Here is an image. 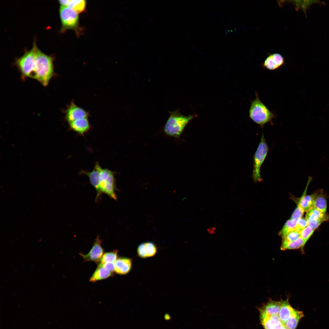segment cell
<instances>
[{"mask_svg": "<svg viewBox=\"0 0 329 329\" xmlns=\"http://www.w3.org/2000/svg\"><path fill=\"white\" fill-rule=\"evenodd\" d=\"M65 115L66 119L69 123L80 119L88 117L89 115L86 111L73 102H71L66 109Z\"/></svg>", "mask_w": 329, "mask_h": 329, "instance_id": "9", "label": "cell"}, {"mask_svg": "<svg viewBox=\"0 0 329 329\" xmlns=\"http://www.w3.org/2000/svg\"><path fill=\"white\" fill-rule=\"evenodd\" d=\"M305 246L304 241L300 237L297 239L292 242H282L280 247L281 250L283 251L301 249L302 251Z\"/></svg>", "mask_w": 329, "mask_h": 329, "instance_id": "23", "label": "cell"}, {"mask_svg": "<svg viewBox=\"0 0 329 329\" xmlns=\"http://www.w3.org/2000/svg\"><path fill=\"white\" fill-rule=\"evenodd\" d=\"M38 49L34 42L31 50L26 51L22 56L15 60V64L23 77L32 78Z\"/></svg>", "mask_w": 329, "mask_h": 329, "instance_id": "5", "label": "cell"}, {"mask_svg": "<svg viewBox=\"0 0 329 329\" xmlns=\"http://www.w3.org/2000/svg\"><path fill=\"white\" fill-rule=\"evenodd\" d=\"M113 275V272L104 267L98 265L89 280L90 281H96L107 278Z\"/></svg>", "mask_w": 329, "mask_h": 329, "instance_id": "21", "label": "cell"}, {"mask_svg": "<svg viewBox=\"0 0 329 329\" xmlns=\"http://www.w3.org/2000/svg\"><path fill=\"white\" fill-rule=\"evenodd\" d=\"M297 220L290 219L287 220L279 232L278 235L282 238L288 232L296 230Z\"/></svg>", "mask_w": 329, "mask_h": 329, "instance_id": "25", "label": "cell"}, {"mask_svg": "<svg viewBox=\"0 0 329 329\" xmlns=\"http://www.w3.org/2000/svg\"><path fill=\"white\" fill-rule=\"evenodd\" d=\"M170 116L165 124L164 130L168 135L175 138L179 137L189 121L195 115L185 116L178 110L169 112Z\"/></svg>", "mask_w": 329, "mask_h": 329, "instance_id": "3", "label": "cell"}, {"mask_svg": "<svg viewBox=\"0 0 329 329\" xmlns=\"http://www.w3.org/2000/svg\"><path fill=\"white\" fill-rule=\"evenodd\" d=\"M313 207L324 213L327 210V200L325 195L321 190L314 193Z\"/></svg>", "mask_w": 329, "mask_h": 329, "instance_id": "20", "label": "cell"}, {"mask_svg": "<svg viewBox=\"0 0 329 329\" xmlns=\"http://www.w3.org/2000/svg\"><path fill=\"white\" fill-rule=\"evenodd\" d=\"M69 0H60L59 1V2L61 6H67Z\"/></svg>", "mask_w": 329, "mask_h": 329, "instance_id": "33", "label": "cell"}, {"mask_svg": "<svg viewBox=\"0 0 329 329\" xmlns=\"http://www.w3.org/2000/svg\"><path fill=\"white\" fill-rule=\"evenodd\" d=\"M87 118L80 119L69 123L71 129L79 134H83L90 127Z\"/></svg>", "mask_w": 329, "mask_h": 329, "instance_id": "18", "label": "cell"}, {"mask_svg": "<svg viewBox=\"0 0 329 329\" xmlns=\"http://www.w3.org/2000/svg\"><path fill=\"white\" fill-rule=\"evenodd\" d=\"M118 253L117 250L105 253L103 255L99 264L106 262H115L117 259Z\"/></svg>", "mask_w": 329, "mask_h": 329, "instance_id": "26", "label": "cell"}, {"mask_svg": "<svg viewBox=\"0 0 329 329\" xmlns=\"http://www.w3.org/2000/svg\"><path fill=\"white\" fill-rule=\"evenodd\" d=\"M157 251V248L155 244L150 242L141 243L137 250L138 256L143 258L153 256L156 254Z\"/></svg>", "mask_w": 329, "mask_h": 329, "instance_id": "12", "label": "cell"}, {"mask_svg": "<svg viewBox=\"0 0 329 329\" xmlns=\"http://www.w3.org/2000/svg\"><path fill=\"white\" fill-rule=\"evenodd\" d=\"M62 27L61 32L68 30H74L79 34V16L77 12L67 6H60L59 9Z\"/></svg>", "mask_w": 329, "mask_h": 329, "instance_id": "7", "label": "cell"}, {"mask_svg": "<svg viewBox=\"0 0 329 329\" xmlns=\"http://www.w3.org/2000/svg\"><path fill=\"white\" fill-rule=\"evenodd\" d=\"M102 168L99 164L97 162L91 171L83 170L80 172L81 174H84L88 177L90 183L94 188L97 193L99 189L100 176Z\"/></svg>", "mask_w": 329, "mask_h": 329, "instance_id": "15", "label": "cell"}, {"mask_svg": "<svg viewBox=\"0 0 329 329\" xmlns=\"http://www.w3.org/2000/svg\"><path fill=\"white\" fill-rule=\"evenodd\" d=\"M306 218L308 222H317L320 225L323 222L329 220V214L313 207L307 212Z\"/></svg>", "mask_w": 329, "mask_h": 329, "instance_id": "14", "label": "cell"}, {"mask_svg": "<svg viewBox=\"0 0 329 329\" xmlns=\"http://www.w3.org/2000/svg\"><path fill=\"white\" fill-rule=\"evenodd\" d=\"M280 301H269L259 309L260 315H278L280 309Z\"/></svg>", "mask_w": 329, "mask_h": 329, "instance_id": "17", "label": "cell"}, {"mask_svg": "<svg viewBox=\"0 0 329 329\" xmlns=\"http://www.w3.org/2000/svg\"><path fill=\"white\" fill-rule=\"evenodd\" d=\"M86 5V2L85 0H69L67 6L79 14L85 10Z\"/></svg>", "mask_w": 329, "mask_h": 329, "instance_id": "24", "label": "cell"}, {"mask_svg": "<svg viewBox=\"0 0 329 329\" xmlns=\"http://www.w3.org/2000/svg\"><path fill=\"white\" fill-rule=\"evenodd\" d=\"M303 316L302 312L295 310L284 324L285 327L287 329H295L299 320Z\"/></svg>", "mask_w": 329, "mask_h": 329, "instance_id": "22", "label": "cell"}, {"mask_svg": "<svg viewBox=\"0 0 329 329\" xmlns=\"http://www.w3.org/2000/svg\"><path fill=\"white\" fill-rule=\"evenodd\" d=\"M104 267L110 271L113 272L115 271V265L113 262H106L102 264H99L98 265Z\"/></svg>", "mask_w": 329, "mask_h": 329, "instance_id": "32", "label": "cell"}, {"mask_svg": "<svg viewBox=\"0 0 329 329\" xmlns=\"http://www.w3.org/2000/svg\"><path fill=\"white\" fill-rule=\"evenodd\" d=\"M315 230L310 226L308 225L299 232L300 236L303 239L305 245L312 235Z\"/></svg>", "mask_w": 329, "mask_h": 329, "instance_id": "29", "label": "cell"}, {"mask_svg": "<svg viewBox=\"0 0 329 329\" xmlns=\"http://www.w3.org/2000/svg\"><path fill=\"white\" fill-rule=\"evenodd\" d=\"M308 225V221L306 218L301 217L297 220L296 230L300 232Z\"/></svg>", "mask_w": 329, "mask_h": 329, "instance_id": "30", "label": "cell"}, {"mask_svg": "<svg viewBox=\"0 0 329 329\" xmlns=\"http://www.w3.org/2000/svg\"><path fill=\"white\" fill-rule=\"evenodd\" d=\"M216 230V228L214 227H209L207 229V231L210 234H215Z\"/></svg>", "mask_w": 329, "mask_h": 329, "instance_id": "34", "label": "cell"}, {"mask_svg": "<svg viewBox=\"0 0 329 329\" xmlns=\"http://www.w3.org/2000/svg\"><path fill=\"white\" fill-rule=\"evenodd\" d=\"M285 64L283 56L279 53H274L268 56L264 61L263 66L266 69L275 70Z\"/></svg>", "mask_w": 329, "mask_h": 329, "instance_id": "11", "label": "cell"}, {"mask_svg": "<svg viewBox=\"0 0 329 329\" xmlns=\"http://www.w3.org/2000/svg\"><path fill=\"white\" fill-rule=\"evenodd\" d=\"M54 58L37 50L32 78L47 86L54 74Z\"/></svg>", "mask_w": 329, "mask_h": 329, "instance_id": "1", "label": "cell"}, {"mask_svg": "<svg viewBox=\"0 0 329 329\" xmlns=\"http://www.w3.org/2000/svg\"><path fill=\"white\" fill-rule=\"evenodd\" d=\"M299 232L297 230L291 231L282 237V242H292L295 241L300 237Z\"/></svg>", "mask_w": 329, "mask_h": 329, "instance_id": "28", "label": "cell"}, {"mask_svg": "<svg viewBox=\"0 0 329 329\" xmlns=\"http://www.w3.org/2000/svg\"><path fill=\"white\" fill-rule=\"evenodd\" d=\"M269 148L264 135L262 134L260 142L253 156L252 177L254 182H259L262 180L260 169L267 155Z\"/></svg>", "mask_w": 329, "mask_h": 329, "instance_id": "6", "label": "cell"}, {"mask_svg": "<svg viewBox=\"0 0 329 329\" xmlns=\"http://www.w3.org/2000/svg\"><path fill=\"white\" fill-rule=\"evenodd\" d=\"M132 264L131 258L127 257L117 258L115 262V271L120 275H125L131 270Z\"/></svg>", "mask_w": 329, "mask_h": 329, "instance_id": "13", "label": "cell"}, {"mask_svg": "<svg viewBox=\"0 0 329 329\" xmlns=\"http://www.w3.org/2000/svg\"><path fill=\"white\" fill-rule=\"evenodd\" d=\"M283 329H287L285 327L284 328H283Z\"/></svg>", "mask_w": 329, "mask_h": 329, "instance_id": "35", "label": "cell"}, {"mask_svg": "<svg viewBox=\"0 0 329 329\" xmlns=\"http://www.w3.org/2000/svg\"><path fill=\"white\" fill-rule=\"evenodd\" d=\"M115 172L107 168H102L100 172L99 190L97 193L96 202H97L102 193H104L110 197L117 201V199L115 193L117 190L115 185Z\"/></svg>", "mask_w": 329, "mask_h": 329, "instance_id": "4", "label": "cell"}, {"mask_svg": "<svg viewBox=\"0 0 329 329\" xmlns=\"http://www.w3.org/2000/svg\"><path fill=\"white\" fill-rule=\"evenodd\" d=\"M280 302V309L278 316L284 324L295 309L293 308L289 304L288 298H287L285 300H281Z\"/></svg>", "mask_w": 329, "mask_h": 329, "instance_id": "19", "label": "cell"}, {"mask_svg": "<svg viewBox=\"0 0 329 329\" xmlns=\"http://www.w3.org/2000/svg\"><path fill=\"white\" fill-rule=\"evenodd\" d=\"M297 9H300L306 11L310 6L315 2H319L318 0H296L293 1Z\"/></svg>", "mask_w": 329, "mask_h": 329, "instance_id": "27", "label": "cell"}, {"mask_svg": "<svg viewBox=\"0 0 329 329\" xmlns=\"http://www.w3.org/2000/svg\"><path fill=\"white\" fill-rule=\"evenodd\" d=\"M260 318L264 329H283L285 327L280 319L278 315H260Z\"/></svg>", "mask_w": 329, "mask_h": 329, "instance_id": "10", "label": "cell"}, {"mask_svg": "<svg viewBox=\"0 0 329 329\" xmlns=\"http://www.w3.org/2000/svg\"><path fill=\"white\" fill-rule=\"evenodd\" d=\"M256 98L251 101L249 110V117L254 122L262 128L275 118V114L270 111L260 101L256 92Z\"/></svg>", "mask_w": 329, "mask_h": 329, "instance_id": "2", "label": "cell"}, {"mask_svg": "<svg viewBox=\"0 0 329 329\" xmlns=\"http://www.w3.org/2000/svg\"><path fill=\"white\" fill-rule=\"evenodd\" d=\"M311 180V178L309 177L307 185L304 192L297 203V207H300L304 212H307L313 207L314 196L313 194L311 195H306V190L309 183Z\"/></svg>", "mask_w": 329, "mask_h": 329, "instance_id": "16", "label": "cell"}, {"mask_svg": "<svg viewBox=\"0 0 329 329\" xmlns=\"http://www.w3.org/2000/svg\"><path fill=\"white\" fill-rule=\"evenodd\" d=\"M104 252L101 246V241L100 237L97 236L91 249L87 254L80 253V255L85 261H92L96 263H99Z\"/></svg>", "mask_w": 329, "mask_h": 329, "instance_id": "8", "label": "cell"}, {"mask_svg": "<svg viewBox=\"0 0 329 329\" xmlns=\"http://www.w3.org/2000/svg\"><path fill=\"white\" fill-rule=\"evenodd\" d=\"M304 212L299 207H297L292 213L290 219L297 220L302 217Z\"/></svg>", "mask_w": 329, "mask_h": 329, "instance_id": "31", "label": "cell"}]
</instances>
